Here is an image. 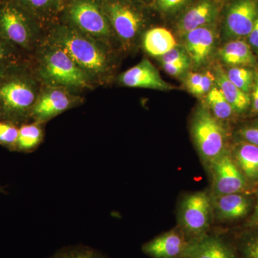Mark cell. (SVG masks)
Segmentation results:
<instances>
[{"mask_svg": "<svg viewBox=\"0 0 258 258\" xmlns=\"http://www.w3.org/2000/svg\"><path fill=\"white\" fill-rule=\"evenodd\" d=\"M42 88L30 57L0 72V120L18 126L30 122V112Z\"/></svg>", "mask_w": 258, "mask_h": 258, "instance_id": "obj_1", "label": "cell"}, {"mask_svg": "<svg viewBox=\"0 0 258 258\" xmlns=\"http://www.w3.org/2000/svg\"><path fill=\"white\" fill-rule=\"evenodd\" d=\"M45 39L62 48L96 86L104 82L109 76L112 62L106 44L68 24L55 25L49 30Z\"/></svg>", "mask_w": 258, "mask_h": 258, "instance_id": "obj_2", "label": "cell"}, {"mask_svg": "<svg viewBox=\"0 0 258 258\" xmlns=\"http://www.w3.org/2000/svg\"><path fill=\"white\" fill-rule=\"evenodd\" d=\"M42 86L62 88L72 92L93 89L96 85L60 47L45 40L30 57Z\"/></svg>", "mask_w": 258, "mask_h": 258, "instance_id": "obj_3", "label": "cell"}, {"mask_svg": "<svg viewBox=\"0 0 258 258\" xmlns=\"http://www.w3.org/2000/svg\"><path fill=\"white\" fill-rule=\"evenodd\" d=\"M0 35L30 57L44 39L40 24L13 0L0 3Z\"/></svg>", "mask_w": 258, "mask_h": 258, "instance_id": "obj_4", "label": "cell"}, {"mask_svg": "<svg viewBox=\"0 0 258 258\" xmlns=\"http://www.w3.org/2000/svg\"><path fill=\"white\" fill-rule=\"evenodd\" d=\"M66 11L68 25L108 45L114 33L103 0H70Z\"/></svg>", "mask_w": 258, "mask_h": 258, "instance_id": "obj_5", "label": "cell"}, {"mask_svg": "<svg viewBox=\"0 0 258 258\" xmlns=\"http://www.w3.org/2000/svg\"><path fill=\"white\" fill-rule=\"evenodd\" d=\"M191 134L197 149L205 162L211 164L225 152L227 136L223 125L206 108L200 107L195 113Z\"/></svg>", "mask_w": 258, "mask_h": 258, "instance_id": "obj_6", "label": "cell"}, {"mask_svg": "<svg viewBox=\"0 0 258 258\" xmlns=\"http://www.w3.org/2000/svg\"><path fill=\"white\" fill-rule=\"evenodd\" d=\"M103 5L113 33L125 49L132 48L145 25L143 11L131 0H103Z\"/></svg>", "mask_w": 258, "mask_h": 258, "instance_id": "obj_7", "label": "cell"}, {"mask_svg": "<svg viewBox=\"0 0 258 258\" xmlns=\"http://www.w3.org/2000/svg\"><path fill=\"white\" fill-rule=\"evenodd\" d=\"M212 202L206 191L190 194L180 209L181 230L190 240L206 235L211 219Z\"/></svg>", "mask_w": 258, "mask_h": 258, "instance_id": "obj_8", "label": "cell"}, {"mask_svg": "<svg viewBox=\"0 0 258 258\" xmlns=\"http://www.w3.org/2000/svg\"><path fill=\"white\" fill-rule=\"evenodd\" d=\"M82 99L74 92L62 88L47 87L42 86L30 112V121L44 123L79 106Z\"/></svg>", "mask_w": 258, "mask_h": 258, "instance_id": "obj_9", "label": "cell"}, {"mask_svg": "<svg viewBox=\"0 0 258 258\" xmlns=\"http://www.w3.org/2000/svg\"><path fill=\"white\" fill-rule=\"evenodd\" d=\"M257 18L258 0H234L226 12V35L235 40L248 36Z\"/></svg>", "mask_w": 258, "mask_h": 258, "instance_id": "obj_10", "label": "cell"}, {"mask_svg": "<svg viewBox=\"0 0 258 258\" xmlns=\"http://www.w3.org/2000/svg\"><path fill=\"white\" fill-rule=\"evenodd\" d=\"M210 165L215 195L240 193L245 187V177L226 151Z\"/></svg>", "mask_w": 258, "mask_h": 258, "instance_id": "obj_11", "label": "cell"}, {"mask_svg": "<svg viewBox=\"0 0 258 258\" xmlns=\"http://www.w3.org/2000/svg\"><path fill=\"white\" fill-rule=\"evenodd\" d=\"M120 84L126 87L169 91L172 86L161 77L159 71L148 59H144L118 77Z\"/></svg>", "mask_w": 258, "mask_h": 258, "instance_id": "obj_12", "label": "cell"}, {"mask_svg": "<svg viewBox=\"0 0 258 258\" xmlns=\"http://www.w3.org/2000/svg\"><path fill=\"white\" fill-rule=\"evenodd\" d=\"M189 242L182 230H173L144 244L142 250L152 258H182Z\"/></svg>", "mask_w": 258, "mask_h": 258, "instance_id": "obj_13", "label": "cell"}, {"mask_svg": "<svg viewBox=\"0 0 258 258\" xmlns=\"http://www.w3.org/2000/svg\"><path fill=\"white\" fill-rule=\"evenodd\" d=\"M184 50L190 61L200 66L206 62L215 45L216 30L213 24L195 29L184 36Z\"/></svg>", "mask_w": 258, "mask_h": 258, "instance_id": "obj_14", "label": "cell"}, {"mask_svg": "<svg viewBox=\"0 0 258 258\" xmlns=\"http://www.w3.org/2000/svg\"><path fill=\"white\" fill-rule=\"evenodd\" d=\"M220 12V5L215 0H199L180 18L177 32L184 37L191 30L215 23Z\"/></svg>", "mask_w": 258, "mask_h": 258, "instance_id": "obj_15", "label": "cell"}, {"mask_svg": "<svg viewBox=\"0 0 258 258\" xmlns=\"http://www.w3.org/2000/svg\"><path fill=\"white\" fill-rule=\"evenodd\" d=\"M182 258H235V255L221 239L205 235L189 240Z\"/></svg>", "mask_w": 258, "mask_h": 258, "instance_id": "obj_16", "label": "cell"}, {"mask_svg": "<svg viewBox=\"0 0 258 258\" xmlns=\"http://www.w3.org/2000/svg\"><path fill=\"white\" fill-rule=\"evenodd\" d=\"M213 207L219 219L230 221L242 218L249 212L248 199L240 193L215 195Z\"/></svg>", "mask_w": 258, "mask_h": 258, "instance_id": "obj_17", "label": "cell"}, {"mask_svg": "<svg viewBox=\"0 0 258 258\" xmlns=\"http://www.w3.org/2000/svg\"><path fill=\"white\" fill-rule=\"evenodd\" d=\"M214 75L215 76V83L218 86L217 88L223 93L234 111L237 113L246 111L251 104L248 93H244L231 82L222 68L217 67L215 74Z\"/></svg>", "mask_w": 258, "mask_h": 258, "instance_id": "obj_18", "label": "cell"}, {"mask_svg": "<svg viewBox=\"0 0 258 258\" xmlns=\"http://www.w3.org/2000/svg\"><path fill=\"white\" fill-rule=\"evenodd\" d=\"M40 24L57 16L66 8V0H13Z\"/></svg>", "mask_w": 258, "mask_h": 258, "instance_id": "obj_19", "label": "cell"}, {"mask_svg": "<svg viewBox=\"0 0 258 258\" xmlns=\"http://www.w3.org/2000/svg\"><path fill=\"white\" fill-rule=\"evenodd\" d=\"M220 55L225 64L232 67L254 66L255 57L249 44L241 40H234L226 43L220 49Z\"/></svg>", "mask_w": 258, "mask_h": 258, "instance_id": "obj_20", "label": "cell"}, {"mask_svg": "<svg viewBox=\"0 0 258 258\" xmlns=\"http://www.w3.org/2000/svg\"><path fill=\"white\" fill-rule=\"evenodd\" d=\"M142 45L148 54L159 57L177 46L175 37L164 28H154L144 33Z\"/></svg>", "mask_w": 258, "mask_h": 258, "instance_id": "obj_21", "label": "cell"}, {"mask_svg": "<svg viewBox=\"0 0 258 258\" xmlns=\"http://www.w3.org/2000/svg\"><path fill=\"white\" fill-rule=\"evenodd\" d=\"M235 161L244 177L255 181L258 179V147L245 142L235 149Z\"/></svg>", "mask_w": 258, "mask_h": 258, "instance_id": "obj_22", "label": "cell"}, {"mask_svg": "<svg viewBox=\"0 0 258 258\" xmlns=\"http://www.w3.org/2000/svg\"><path fill=\"white\" fill-rule=\"evenodd\" d=\"M44 123L30 121L19 126L15 152L30 153L36 150L43 141Z\"/></svg>", "mask_w": 258, "mask_h": 258, "instance_id": "obj_23", "label": "cell"}, {"mask_svg": "<svg viewBox=\"0 0 258 258\" xmlns=\"http://www.w3.org/2000/svg\"><path fill=\"white\" fill-rule=\"evenodd\" d=\"M207 103L212 114L220 120L229 119L235 112L217 87L212 88L207 94Z\"/></svg>", "mask_w": 258, "mask_h": 258, "instance_id": "obj_24", "label": "cell"}, {"mask_svg": "<svg viewBox=\"0 0 258 258\" xmlns=\"http://www.w3.org/2000/svg\"><path fill=\"white\" fill-rule=\"evenodd\" d=\"M226 74L231 82L244 93L249 94L252 91L255 79L252 70L242 66L232 67L227 71Z\"/></svg>", "mask_w": 258, "mask_h": 258, "instance_id": "obj_25", "label": "cell"}, {"mask_svg": "<svg viewBox=\"0 0 258 258\" xmlns=\"http://www.w3.org/2000/svg\"><path fill=\"white\" fill-rule=\"evenodd\" d=\"M28 57H30L0 35V72L11 64Z\"/></svg>", "mask_w": 258, "mask_h": 258, "instance_id": "obj_26", "label": "cell"}, {"mask_svg": "<svg viewBox=\"0 0 258 258\" xmlns=\"http://www.w3.org/2000/svg\"><path fill=\"white\" fill-rule=\"evenodd\" d=\"M48 258H107L96 249L86 246L64 247Z\"/></svg>", "mask_w": 258, "mask_h": 258, "instance_id": "obj_27", "label": "cell"}, {"mask_svg": "<svg viewBox=\"0 0 258 258\" xmlns=\"http://www.w3.org/2000/svg\"><path fill=\"white\" fill-rule=\"evenodd\" d=\"M18 133V125L0 120V145L11 152H15Z\"/></svg>", "mask_w": 258, "mask_h": 258, "instance_id": "obj_28", "label": "cell"}, {"mask_svg": "<svg viewBox=\"0 0 258 258\" xmlns=\"http://www.w3.org/2000/svg\"><path fill=\"white\" fill-rule=\"evenodd\" d=\"M159 60L163 64L173 63L178 61L190 60V59L184 48L176 46L164 55L159 56Z\"/></svg>", "mask_w": 258, "mask_h": 258, "instance_id": "obj_29", "label": "cell"}, {"mask_svg": "<svg viewBox=\"0 0 258 258\" xmlns=\"http://www.w3.org/2000/svg\"><path fill=\"white\" fill-rule=\"evenodd\" d=\"M189 0H157L159 10L164 13L172 14L179 11Z\"/></svg>", "mask_w": 258, "mask_h": 258, "instance_id": "obj_30", "label": "cell"}, {"mask_svg": "<svg viewBox=\"0 0 258 258\" xmlns=\"http://www.w3.org/2000/svg\"><path fill=\"white\" fill-rule=\"evenodd\" d=\"M215 83V75L210 72L207 71L206 73L203 74L201 81L199 84L198 87L195 90L192 94L195 96H203V95L208 94L210 92Z\"/></svg>", "mask_w": 258, "mask_h": 258, "instance_id": "obj_31", "label": "cell"}, {"mask_svg": "<svg viewBox=\"0 0 258 258\" xmlns=\"http://www.w3.org/2000/svg\"><path fill=\"white\" fill-rule=\"evenodd\" d=\"M190 60H181L173 63L163 64V69L168 74L178 77L189 69Z\"/></svg>", "mask_w": 258, "mask_h": 258, "instance_id": "obj_32", "label": "cell"}, {"mask_svg": "<svg viewBox=\"0 0 258 258\" xmlns=\"http://www.w3.org/2000/svg\"><path fill=\"white\" fill-rule=\"evenodd\" d=\"M244 258H258V234L250 236L242 247Z\"/></svg>", "mask_w": 258, "mask_h": 258, "instance_id": "obj_33", "label": "cell"}, {"mask_svg": "<svg viewBox=\"0 0 258 258\" xmlns=\"http://www.w3.org/2000/svg\"><path fill=\"white\" fill-rule=\"evenodd\" d=\"M242 139L258 147V127H247L240 131Z\"/></svg>", "mask_w": 258, "mask_h": 258, "instance_id": "obj_34", "label": "cell"}, {"mask_svg": "<svg viewBox=\"0 0 258 258\" xmlns=\"http://www.w3.org/2000/svg\"><path fill=\"white\" fill-rule=\"evenodd\" d=\"M202 78H203V74H200V73L190 72L187 75L185 84L190 93H193L195 90L198 87Z\"/></svg>", "mask_w": 258, "mask_h": 258, "instance_id": "obj_35", "label": "cell"}, {"mask_svg": "<svg viewBox=\"0 0 258 258\" xmlns=\"http://www.w3.org/2000/svg\"><path fill=\"white\" fill-rule=\"evenodd\" d=\"M247 37H248L249 45L252 51L254 50L258 52V18Z\"/></svg>", "mask_w": 258, "mask_h": 258, "instance_id": "obj_36", "label": "cell"}, {"mask_svg": "<svg viewBox=\"0 0 258 258\" xmlns=\"http://www.w3.org/2000/svg\"><path fill=\"white\" fill-rule=\"evenodd\" d=\"M252 108L258 113V74L255 76L253 88H252Z\"/></svg>", "mask_w": 258, "mask_h": 258, "instance_id": "obj_37", "label": "cell"}, {"mask_svg": "<svg viewBox=\"0 0 258 258\" xmlns=\"http://www.w3.org/2000/svg\"><path fill=\"white\" fill-rule=\"evenodd\" d=\"M249 225H258V195L257 204H256L255 210H254L253 215H252V217H251L250 221H249Z\"/></svg>", "mask_w": 258, "mask_h": 258, "instance_id": "obj_38", "label": "cell"}, {"mask_svg": "<svg viewBox=\"0 0 258 258\" xmlns=\"http://www.w3.org/2000/svg\"><path fill=\"white\" fill-rule=\"evenodd\" d=\"M0 192H4V189H3V188L0 187Z\"/></svg>", "mask_w": 258, "mask_h": 258, "instance_id": "obj_39", "label": "cell"}]
</instances>
